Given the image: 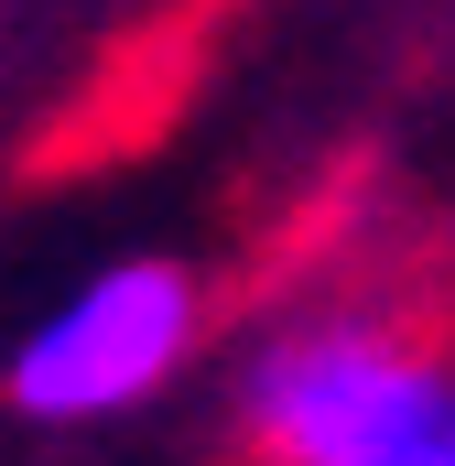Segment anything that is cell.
<instances>
[{
    "label": "cell",
    "mask_w": 455,
    "mask_h": 466,
    "mask_svg": "<svg viewBox=\"0 0 455 466\" xmlns=\"http://www.w3.org/2000/svg\"><path fill=\"white\" fill-rule=\"evenodd\" d=\"M207 337V293L185 260H98L76 293H55L22 348L0 358V390L22 423H119L141 412L163 380H185V358Z\"/></svg>",
    "instance_id": "7a4b0ae2"
},
{
    "label": "cell",
    "mask_w": 455,
    "mask_h": 466,
    "mask_svg": "<svg viewBox=\"0 0 455 466\" xmlns=\"http://www.w3.org/2000/svg\"><path fill=\"white\" fill-rule=\"evenodd\" d=\"M260 466H455V348L379 304H304L238 358Z\"/></svg>",
    "instance_id": "6da1fadb"
}]
</instances>
